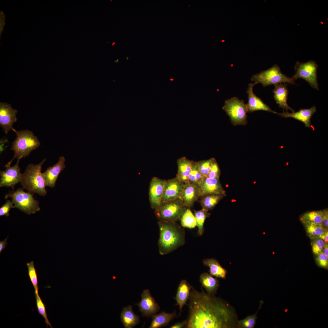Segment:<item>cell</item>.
I'll return each mask as SVG.
<instances>
[{"instance_id": "6da1fadb", "label": "cell", "mask_w": 328, "mask_h": 328, "mask_svg": "<svg viewBox=\"0 0 328 328\" xmlns=\"http://www.w3.org/2000/svg\"><path fill=\"white\" fill-rule=\"evenodd\" d=\"M192 287L188 299L187 328H232L237 326L236 314L227 302L214 295Z\"/></svg>"}, {"instance_id": "7a4b0ae2", "label": "cell", "mask_w": 328, "mask_h": 328, "mask_svg": "<svg viewBox=\"0 0 328 328\" xmlns=\"http://www.w3.org/2000/svg\"><path fill=\"white\" fill-rule=\"evenodd\" d=\"M159 252L162 255L169 253L183 245L184 232L176 222L159 221Z\"/></svg>"}, {"instance_id": "3957f363", "label": "cell", "mask_w": 328, "mask_h": 328, "mask_svg": "<svg viewBox=\"0 0 328 328\" xmlns=\"http://www.w3.org/2000/svg\"><path fill=\"white\" fill-rule=\"evenodd\" d=\"M16 135V138L13 141L11 150L14 153L13 158L5 166L6 167L10 166L13 160L16 158L17 162L20 159L28 156L31 152L37 148L40 145V142L37 137L33 132L28 130L17 131L14 128L13 131Z\"/></svg>"}, {"instance_id": "277c9868", "label": "cell", "mask_w": 328, "mask_h": 328, "mask_svg": "<svg viewBox=\"0 0 328 328\" xmlns=\"http://www.w3.org/2000/svg\"><path fill=\"white\" fill-rule=\"evenodd\" d=\"M44 159L38 164H29L22 173L20 183L24 189L33 194L45 196L47 193L46 186L41 173L42 166L46 161Z\"/></svg>"}, {"instance_id": "5b68a950", "label": "cell", "mask_w": 328, "mask_h": 328, "mask_svg": "<svg viewBox=\"0 0 328 328\" xmlns=\"http://www.w3.org/2000/svg\"><path fill=\"white\" fill-rule=\"evenodd\" d=\"M187 208L179 198L161 203L155 210V213L159 221L176 222L180 219Z\"/></svg>"}, {"instance_id": "8992f818", "label": "cell", "mask_w": 328, "mask_h": 328, "mask_svg": "<svg viewBox=\"0 0 328 328\" xmlns=\"http://www.w3.org/2000/svg\"><path fill=\"white\" fill-rule=\"evenodd\" d=\"M33 194L26 192L20 188L16 191L14 190L7 194L5 198H11L15 208H17L25 213L30 215L39 211L40 208L39 202L34 198Z\"/></svg>"}, {"instance_id": "52a82bcc", "label": "cell", "mask_w": 328, "mask_h": 328, "mask_svg": "<svg viewBox=\"0 0 328 328\" xmlns=\"http://www.w3.org/2000/svg\"><path fill=\"white\" fill-rule=\"evenodd\" d=\"M296 79L293 77H288L281 71L279 67L275 64L269 69L253 75L252 81L261 83L263 87L280 83L295 84Z\"/></svg>"}, {"instance_id": "ba28073f", "label": "cell", "mask_w": 328, "mask_h": 328, "mask_svg": "<svg viewBox=\"0 0 328 328\" xmlns=\"http://www.w3.org/2000/svg\"><path fill=\"white\" fill-rule=\"evenodd\" d=\"M222 109L229 116L234 125L247 124L248 111L247 104L244 100L233 97L225 101Z\"/></svg>"}, {"instance_id": "9c48e42d", "label": "cell", "mask_w": 328, "mask_h": 328, "mask_svg": "<svg viewBox=\"0 0 328 328\" xmlns=\"http://www.w3.org/2000/svg\"><path fill=\"white\" fill-rule=\"evenodd\" d=\"M318 68V65L313 60L304 63L297 62L295 66V74L292 77L296 80L302 78L313 88L319 90L317 75Z\"/></svg>"}, {"instance_id": "30bf717a", "label": "cell", "mask_w": 328, "mask_h": 328, "mask_svg": "<svg viewBox=\"0 0 328 328\" xmlns=\"http://www.w3.org/2000/svg\"><path fill=\"white\" fill-rule=\"evenodd\" d=\"M17 112L18 110L13 109L10 104L0 102V126L5 134L13 131V125L17 120Z\"/></svg>"}, {"instance_id": "8fae6325", "label": "cell", "mask_w": 328, "mask_h": 328, "mask_svg": "<svg viewBox=\"0 0 328 328\" xmlns=\"http://www.w3.org/2000/svg\"><path fill=\"white\" fill-rule=\"evenodd\" d=\"M185 186L176 177L165 180L161 203L180 199Z\"/></svg>"}, {"instance_id": "7c38bea8", "label": "cell", "mask_w": 328, "mask_h": 328, "mask_svg": "<svg viewBox=\"0 0 328 328\" xmlns=\"http://www.w3.org/2000/svg\"><path fill=\"white\" fill-rule=\"evenodd\" d=\"M19 163L17 161L14 166L6 167L5 171H0V187H11L14 190L15 186L20 182L22 173Z\"/></svg>"}, {"instance_id": "4fadbf2b", "label": "cell", "mask_w": 328, "mask_h": 328, "mask_svg": "<svg viewBox=\"0 0 328 328\" xmlns=\"http://www.w3.org/2000/svg\"><path fill=\"white\" fill-rule=\"evenodd\" d=\"M141 299L135 304L139 307V311L143 316L152 317L159 310L158 304L155 301L148 289L144 290L141 295Z\"/></svg>"}, {"instance_id": "5bb4252c", "label": "cell", "mask_w": 328, "mask_h": 328, "mask_svg": "<svg viewBox=\"0 0 328 328\" xmlns=\"http://www.w3.org/2000/svg\"><path fill=\"white\" fill-rule=\"evenodd\" d=\"M165 180L154 177L151 179L149 189V199L152 209H155L160 204Z\"/></svg>"}, {"instance_id": "9a60e30c", "label": "cell", "mask_w": 328, "mask_h": 328, "mask_svg": "<svg viewBox=\"0 0 328 328\" xmlns=\"http://www.w3.org/2000/svg\"><path fill=\"white\" fill-rule=\"evenodd\" d=\"M65 161V157L63 156H60L56 164L49 167L42 173L46 186L51 188L55 186L59 176L66 167Z\"/></svg>"}, {"instance_id": "2e32d148", "label": "cell", "mask_w": 328, "mask_h": 328, "mask_svg": "<svg viewBox=\"0 0 328 328\" xmlns=\"http://www.w3.org/2000/svg\"><path fill=\"white\" fill-rule=\"evenodd\" d=\"M200 192V197L210 194H226L219 178H203L198 184Z\"/></svg>"}, {"instance_id": "e0dca14e", "label": "cell", "mask_w": 328, "mask_h": 328, "mask_svg": "<svg viewBox=\"0 0 328 328\" xmlns=\"http://www.w3.org/2000/svg\"><path fill=\"white\" fill-rule=\"evenodd\" d=\"M257 84V83L255 82L254 83H250L248 84L246 92L248 97V103L246 104L248 112H252L256 111L263 110L277 114L254 93L253 88Z\"/></svg>"}, {"instance_id": "ac0fdd59", "label": "cell", "mask_w": 328, "mask_h": 328, "mask_svg": "<svg viewBox=\"0 0 328 328\" xmlns=\"http://www.w3.org/2000/svg\"><path fill=\"white\" fill-rule=\"evenodd\" d=\"M200 196V190L198 184L188 183L185 184L180 199L186 206L189 208Z\"/></svg>"}, {"instance_id": "d6986e66", "label": "cell", "mask_w": 328, "mask_h": 328, "mask_svg": "<svg viewBox=\"0 0 328 328\" xmlns=\"http://www.w3.org/2000/svg\"><path fill=\"white\" fill-rule=\"evenodd\" d=\"M316 111L315 106H313L308 109H301L297 112L289 113L284 112L278 113L279 115L285 118H292L302 122L306 127H311V119L314 113Z\"/></svg>"}, {"instance_id": "ffe728a7", "label": "cell", "mask_w": 328, "mask_h": 328, "mask_svg": "<svg viewBox=\"0 0 328 328\" xmlns=\"http://www.w3.org/2000/svg\"><path fill=\"white\" fill-rule=\"evenodd\" d=\"M287 83H280L275 85V88L273 90L274 97L276 103L279 106L287 111L288 110L294 111L288 105L287 99L288 95V90Z\"/></svg>"}, {"instance_id": "44dd1931", "label": "cell", "mask_w": 328, "mask_h": 328, "mask_svg": "<svg viewBox=\"0 0 328 328\" xmlns=\"http://www.w3.org/2000/svg\"><path fill=\"white\" fill-rule=\"evenodd\" d=\"M192 287L185 280H182L179 285L175 299L176 302V305L179 306V315L183 306L186 304L189 299Z\"/></svg>"}, {"instance_id": "7402d4cb", "label": "cell", "mask_w": 328, "mask_h": 328, "mask_svg": "<svg viewBox=\"0 0 328 328\" xmlns=\"http://www.w3.org/2000/svg\"><path fill=\"white\" fill-rule=\"evenodd\" d=\"M120 318L121 323L125 328H133L140 322L139 316L135 314L131 305L123 308L121 313Z\"/></svg>"}, {"instance_id": "603a6c76", "label": "cell", "mask_w": 328, "mask_h": 328, "mask_svg": "<svg viewBox=\"0 0 328 328\" xmlns=\"http://www.w3.org/2000/svg\"><path fill=\"white\" fill-rule=\"evenodd\" d=\"M192 161L185 157L179 158L177 160L178 171L176 177L185 184L188 183Z\"/></svg>"}, {"instance_id": "cb8c5ba5", "label": "cell", "mask_w": 328, "mask_h": 328, "mask_svg": "<svg viewBox=\"0 0 328 328\" xmlns=\"http://www.w3.org/2000/svg\"><path fill=\"white\" fill-rule=\"evenodd\" d=\"M200 282L207 293L215 295L217 293L220 285L219 281L212 275L207 273L202 274L200 276Z\"/></svg>"}, {"instance_id": "d4e9b609", "label": "cell", "mask_w": 328, "mask_h": 328, "mask_svg": "<svg viewBox=\"0 0 328 328\" xmlns=\"http://www.w3.org/2000/svg\"><path fill=\"white\" fill-rule=\"evenodd\" d=\"M176 316L175 312L168 313L162 311L158 314H155L152 317V320L149 328H158L166 326L168 325L169 322Z\"/></svg>"}, {"instance_id": "484cf974", "label": "cell", "mask_w": 328, "mask_h": 328, "mask_svg": "<svg viewBox=\"0 0 328 328\" xmlns=\"http://www.w3.org/2000/svg\"><path fill=\"white\" fill-rule=\"evenodd\" d=\"M203 263L209 268L210 275L217 278H226L227 271L217 260L214 258L205 259L203 260Z\"/></svg>"}, {"instance_id": "4316f807", "label": "cell", "mask_w": 328, "mask_h": 328, "mask_svg": "<svg viewBox=\"0 0 328 328\" xmlns=\"http://www.w3.org/2000/svg\"><path fill=\"white\" fill-rule=\"evenodd\" d=\"M226 194H210L201 197L200 205L202 207L207 211L213 209Z\"/></svg>"}, {"instance_id": "83f0119b", "label": "cell", "mask_w": 328, "mask_h": 328, "mask_svg": "<svg viewBox=\"0 0 328 328\" xmlns=\"http://www.w3.org/2000/svg\"><path fill=\"white\" fill-rule=\"evenodd\" d=\"M323 214V210L308 212L302 215L300 220L303 224H311L322 225Z\"/></svg>"}, {"instance_id": "f1b7e54d", "label": "cell", "mask_w": 328, "mask_h": 328, "mask_svg": "<svg viewBox=\"0 0 328 328\" xmlns=\"http://www.w3.org/2000/svg\"><path fill=\"white\" fill-rule=\"evenodd\" d=\"M306 232L310 239L319 237L324 232L328 229H325L321 225L311 224H303Z\"/></svg>"}, {"instance_id": "f546056e", "label": "cell", "mask_w": 328, "mask_h": 328, "mask_svg": "<svg viewBox=\"0 0 328 328\" xmlns=\"http://www.w3.org/2000/svg\"><path fill=\"white\" fill-rule=\"evenodd\" d=\"M181 225L189 228H194L196 222L194 216L189 208H187L180 218Z\"/></svg>"}, {"instance_id": "4dcf8cb0", "label": "cell", "mask_w": 328, "mask_h": 328, "mask_svg": "<svg viewBox=\"0 0 328 328\" xmlns=\"http://www.w3.org/2000/svg\"><path fill=\"white\" fill-rule=\"evenodd\" d=\"M194 216L196 219V226L198 228V233L202 235L204 231L203 224L206 219L209 217L210 214L208 211L202 208L200 210L194 212Z\"/></svg>"}, {"instance_id": "1f68e13d", "label": "cell", "mask_w": 328, "mask_h": 328, "mask_svg": "<svg viewBox=\"0 0 328 328\" xmlns=\"http://www.w3.org/2000/svg\"><path fill=\"white\" fill-rule=\"evenodd\" d=\"M203 178L200 171L198 162L192 161L188 183L198 184Z\"/></svg>"}, {"instance_id": "d6a6232c", "label": "cell", "mask_w": 328, "mask_h": 328, "mask_svg": "<svg viewBox=\"0 0 328 328\" xmlns=\"http://www.w3.org/2000/svg\"><path fill=\"white\" fill-rule=\"evenodd\" d=\"M26 265L28 268V275L34 288L35 292H38L37 275L35 268L34 262L32 261L30 262L27 263Z\"/></svg>"}, {"instance_id": "836d02e7", "label": "cell", "mask_w": 328, "mask_h": 328, "mask_svg": "<svg viewBox=\"0 0 328 328\" xmlns=\"http://www.w3.org/2000/svg\"><path fill=\"white\" fill-rule=\"evenodd\" d=\"M35 296L36 300V306L39 313L44 318L47 326H50L51 328H53L48 318L45 305L40 297L38 292L35 293Z\"/></svg>"}, {"instance_id": "e575fe53", "label": "cell", "mask_w": 328, "mask_h": 328, "mask_svg": "<svg viewBox=\"0 0 328 328\" xmlns=\"http://www.w3.org/2000/svg\"><path fill=\"white\" fill-rule=\"evenodd\" d=\"M215 159L214 158H212L207 160L198 162L200 171L203 178L207 176Z\"/></svg>"}, {"instance_id": "d590c367", "label": "cell", "mask_w": 328, "mask_h": 328, "mask_svg": "<svg viewBox=\"0 0 328 328\" xmlns=\"http://www.w3.org/2000/svg\"><path fill=\"white\" fill-rule=\"evenodd\" d=\"M257 319L256 314L250 315L243 319L238 321L237 326L240 328H253Z\"/></svg>"}, {"instance_id": "8d00e7d4", "label": "cell", "mask_w": 328, "mask_h": 328, "mask_svg": "<svg viewBox=\"0 0 328 328\" xmlns=\"http://www.w3.org/2000/svg\"><path fill=\"white\" fill-rule=\"evenodd\" d=\"M312 251L316 255L322 251L325 244L324 241L319 237H316L311 239Z\"/></svg>"}, {"instance_id": "74e56055", "label": "cell", "mask_w": 328, "mask_h": 328, "mask_svg": "<svg viewBox=\"0 0 328 328\" xmlns=\"http://www.w3.org/2000/svg\"><path fill=\"white\" fill-rule=\"evenodd\" d=\"M316 261L317 265L322 268H327L328 266V258L322 251L316 255Z\"/></svg>"}, {"instance_id": "f35d334b", "label": "cell", "mask_w": 328, "mask_h": 328, "mask_svg": "<svg viewBox=\"0 0 328 328\" xmlns=\"http://www.w3.org/2000/svg\"><path fill=\"white\" fill-rule=\"evenodd\" d=\"M220 171L219 165L215 159L214 161L210 170L207 177L213 178H219Z\"/></svg>"}, {"instance_id": "ab89813d", "label": "cell", "mask_w": 328, "mask_h": 328, "mask_svg": "<svg viewBox=\"0 0 328 328\" xmlns=\"http://www.w3.org/2000/svg\"><path fill=\"white\" fill-rule=\"evenodd\" d=\"M12 201L7 200L5 203L0 208V216H5L7 217L9 215V212L12 208H15Z\"/></svg>"}, {"instance_id": "60d3db41", "label": "cell", "mask_w": 328, "mask_h": 328, "mask_svg": "<svg viewBox=\"0 0 328 328\" xmlns=\"http://www.w3.org/2000/svg\"><path fill=\"white\" fill-rule=\"evenodd\" d=\"M322 225L325 229H328V211L327 209L323 210Z\"/></svg>"}, {"instance_id": "b9f144b4", "label": "cell", "mask_w": 328, "mask_h": 328, "mask_svg": "<svg viewBox=\"0 0 328 328\" xmlns=\"http://www.w3.org/2000/svg\"><path fill=\"white\" fill-rule=\"evenodd\" d=\"M187 321L184 320L182 322H177L170 327V328H181L183 327L187 323Z\"/></svg>"}, {"instance_id": "7bdbcfd3", "label": "cell", "mask_w": 328, "mask_h": 328, "mask_svg": "<svg viewBox=\"0 0 328 328\" xmlns=\"http://www.w3.org/2000/svg\"><path fill=\"white\" fill-rule=\"evenodd\" d=\"M327 230H326L320 237L324 241L326 244H328V232Z\"/></svg>"}, {"instance_id": "ee69618b", "label": "cell", "mask_w": 328, "mask_h": 328, "mask_svg": "<svg viewBox=\"0 0 328 328\" xmlns=\"http://www.w3.org/2000/svg\"><path fill=\"white\" fill-rule=\"evenodd\" d=\"M7 238H6L4 241H0V253H1L7 244Z\"/></svg>"}, {"instance_id": "f6af8a7d", "label": "cell", "mask_w": 328, "mask_h": 328, "mask_svg": "<svg viewBox=\"0 0 328 328\" xmlns=\"http://www.w3.org/2000/svg\"><path fill=\"white\" fill-rule=\"evenodd\" d=\"M323 252L328 257V244H325L323 249Z\"/></svg>"}, {"instance_id": "bcb514c9", "label": "cell", "mask_w": 328, "mask_h": 328, "mask_svg": "<svg viewBox=\"0 0 328 328\" xmlns=\"http://www.w3.org/2000/svg\"><path fill=\"white\" fill-rule=\"evenodd\" d=\"M115 62H118V59L117 60H115Z\"/></svg>"}, {"instance_id": "7dc6e473", "label": "cell", "mask_w": 328, "mask_h": 328, "mask_svg": "<svg viewBox=\"0 0 328 328\" xmlns=\"http://www.w3.org/2000/svg\"><path fill=\"white\" fill-rule=\"evenodd\" d=\"M115 42H114V43H112V46H113L114 45V44H115Z\"/></svg>"}, {"instance_id": "c3c4849f", "label": "cell", "mask_w": 328, "mask_h": 328, "mask_svg": "<svg viewBox=\"0 0 328 328\" xmlns=\"http://www.w3.org/2000/svg\"><path fill=\"white\" fill-rule=\"evenodd\" d=\"M126 59H127V60H128V59H129V58H128V56H127V57H126Z\"/></svg>"}]
</instances>
